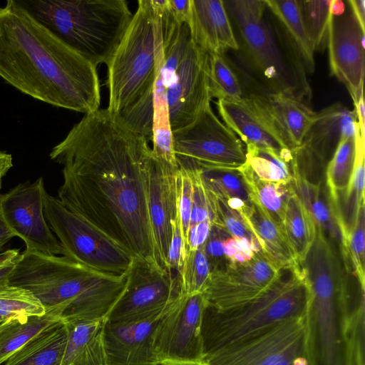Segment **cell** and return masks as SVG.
Here are the masks:
<instances>
[{
    "label": "cell",
    "mask_w": 365,
    "mask_h": 365,
    "mask_svg": "<svg viewBox=\"0 0 365 365\" xmlns=\"http://www.w3.org/2000/svg\"><path fill=\"white\" fill-rule=\"evenodd\" d=\"M148 142L107 108H99L85 114L49 157L63 165L58 199L66 208L98 227L134 259L165 269L149 214L154 158Z\"/></svg>",
    "instance_id": "cell-1"
},
{
    "label": "cell",
    "mask_w": 365,
    "mask_h": 365,
    "mask_svg": "<svg viewBox=\"0 0 365 365\" xmlns=\"http://www.w3.org/2000/svg\"><path fill=\"white\" fill-rule=\"evenodd\" d=\"M0 77L29 96L87 114L99 109L96 67L39 22L19 1L0 10Z\"/></svg>",
    "instance_id": "cell-2"
},
{
    "label": "cell",
    "mask_w": 365,
    "mask_h": 365,
    "mask_svg": "<svg viewBox=\"0 0 365 365\" xmlns=\"http://www.w3.org/2000/svg\"><path fill=\"white\" fill-rule=\"evenodd\" d=\"M299 264L310 291L304 317L309 365H349L351 331L365 308L364 287L321 230Z\"/></svg>",
    "instance_id": "cell-3"
},
{
    "label": "cell",
    "mask_w": 365,
    "mask_h": 365,
    "mask_svg": "<svg viewBox=\"0 0 365 365\" xmlns=\"http://www.w3.org/2000/svg\"><path fill=\"white\" fill-rule=\"evenodd\" d=\"M127 273L94 270L65 256L26 250L8 284L30 291L46 309L66 306L64 322L106 319L123 294Z\"/></svg>",
    "instance_id": "cell-4"
},
{
    "label": "cell",
    "mask_w": 365,
    "mask_h": 365,
    "mask_svg": "<svg viewBox=\"0 0 365 365\" xmlns=\"http://www.w3.org/2000/svg\"><path fill=\"white\" fill-rule=\"evenodd\" d=\"M309 297L299 266L281 269L272 284L249 301L222 309L207 303L201 328L203 356L281 322L304 319Z\"/></svg>",
    "instance_id": "cell-5"
},
{
    "label": "cell",
    "mask_w": 365,
    "mask_h": 365,
    "mask_svg": "<svg viewBox=\"0 0 365 365\" xmlns=\"http://www.w3.org/2000/svg\"><path fill=\"white\" fill-rule=\"evenodd\" d=\"M19 2L44 26L96 68L107 63L133 15L125 0Z\"/></svg>",
    "instance_id": "cell-6"
},
{
    "label": "cell",
    "mask_w": 365,
    "mask_h": 365,
    "mask_svg": "<svg viewBox=\"0 0 365 365\" xmlns=\"http://www.w3.org/2000/svg\"><path fill=\"white\" fill-rule=\"evenodd\" d=\"M157 14L151 0L138 8L108 61V110L118 115L153 95L156 76Z\"/></svg>",
    "instance_id": "cell-7"
},
{
    "label": "cell",
    "mask_w": 365,
    "mask_h": 365,
    "mask_svg": "<svg viewBox=\"0 0 365 365\" xmlns=\"http://www.w3.org/2000/svg\"><path fill=\"white\" fill-rule=\"evenodd\" d=\"M264 17L232 19L240 39V49L268 92L282 93L302 102L310 99L312 90L305 70L274 24Z\"/></svg>",
    "instance_id": "cell-8"
},
{
    "label": "cell",
    "mask_w": 365,
    "mask_h": 365,
    "mask_svg": "<svg viewBox=\"0 0 365 365\" xmlns=\"http://www.w3.org/2000/svg\"><path fill=\"white\" fill-rule=\"evenodd\" d=\"M43 212L63 250V256L94 270L121 275L134 258L98 227L66 208L43 190Z\"/></svg>",
    "instance_id": "cell-9"
},
{
    "label": "cell",
    "mask_w": 365,
    "mask_h": 365,
    "mask_svg": "<svg viewBox=\"0 0 365 365\" xmlns=\"http://www.w3.org/2000/svg\"><path fill=\"white\" fill-rule=\"evenodd\" d=\"M200 365H309L304 318L281 322L205 355Z\"/></svg>",
    "instance_id": "cell-10"
},
{
    "label": "cell",
    "mask_w": 365,
    "mask_h": 365,
    "mask_svg": "<svg viewBox=\"0 0 365 365\" xmlns=\"http://www.w3.org/2000/svg\"><path fill=\"white\" fill-rule=\"evenodd\" d=\"M177 159L207 168L237 170L246 163L245 145L207 106L188 125L173 132Z\"/></svg>",
    "instance_id": "cell-11"
},
{
    "label": "cell",
    "mask_w": 365,
    "mask_h": 365,
    "mask_svg": "<svg viewBox=\"0 0 365 365\" xmlns=\"http://www.w3.org/2000/svg\"><path fill=\"white\" fill-rule=\"evenodd\" d=\"M202 293L182 294L160 317L154 335L158 365H200Z\"/></svg>",
    "instance_id": "cell-12"
},
{
    "label": "cell",
    "mask_w": 365,
    "mask_h": 365,
    "mask_svg": "<svg viewBox=\"0 0 365 365\" xmlns=\"http://www.w3.org/2000/svg\"><path fill=\"white\" fill-rule=\"evenodd\" d=\"M182 294L177 273L134 259L127 273L125 289L107 322H129L154 316L166 311Z\"/></svg>",
    "instance_id": "cell-13"
},
{
    "label": "cell",
    "mask_w": 365,
    "mask_h": 365,
    "mask_svg": "<svg viewBox=\"0 0 365 365\" xmlns=\"http://www.w3.org/2000/svg\"><path fill=\"white\" fill-rule=\"evenodd\" d=\"M44 188L41 177L32 183H21L0 194V220L15 237L24 240L26 250L46 255H63L44 215Z\"/></svg>",
    "instance_id": "cell-14"
},
{
    "label": "cell",
    "mask_w": 365,
    "mask_h": 365,
    "mask_svg": "<svg viewBox=\"0 0 365 365\" xmlns=\"http://www.w3.org/2000/svg\"><path fill=\"white\" fill-rule=\"evenodd\" d=\"M208 62L209 55L190 39L167 91L172 133L190 124L210 105Z\"/></svg>",
    "instance_id": "cell-15"
},
{
    "label": "cell",
    "mask_w": 365,
    "mask_h": 365,
    "mask_svg": "<svg viewBox=\"0 0 365 365\" xmlns=\"http://www.w3.org/2000/svg\"><path fill=\"white\" fill-rule=\"evenodd\" d=\"M279 270L259 251L249 262L228 263L212 269L202 294L207 303L215 307L235 306L264 292Z\"/></svg>",
    "instance_id": "cell-16"
},
{
    "label": "cell",
    "mask_w": 365,
    "mask_h": 365,
    "mask_svg": "<svg viewBox=\"0 0 365 365\" xmlns=\"http://www.w3.org/2000/svg\"><path fill=\"white\" fill-rule=\"evenodd\" d=\"M364 32L351 11L331 16L327 47L330 73L341 82L354 103L364 96Z\"/></svg>",
    "instance_id": "cell-17"
},
{
    "label": "cell",
    "mask_w": 365,
    "mask_h": 365,
    "mask_svg": "<svg viewBox=\"0 0 365 365\" xmlns=\"http://www.w3.org/2000/svg\"><path fill=\"white\" fill-rule=\"evenodd\" d=\"M218 113L224 123L244 143L292 157V150L282 141L254 92L239 100H217Z\"/></svg>",
    "instance_id": "cell-18"
},
{
    "label": "cell",
    "mask_w": 365,
    "mask_h": 365,
    "mask_svg": "<svg viewBox=\"0 0 365 365\" xmlns=\"http://www.w3.org/2000/svg\"><path fill=\"white\" fill-rule=\"evenodd\" d=\"M166 311L139 320L106 322L104 339L108 365H158L154 335Z\"/></svg>",
    "instance_id": "cell-19"
},
{
    "label": "cell",
    "mask_w": 365,
    "mask_h": 365,
    "mask_svg": "<svg viewBox=\"0 0 365 365\" xmlns=\"http://www.w3.org/2000/svg\"><path fill=\"white\" fill-rule=\"evenodd\" d=\"M178 168L170 167L154 158L150 177V219L158 254L166 269L167 254L178 218L176 175Z\"/></svg>",
    "instance_id": "cell-20"
},
{
    "label": "cell",
    "mask_w": 365,
    "mask_h": 365,
    "mask_svg": "<svg viewBox=\"0 0 365 365\" xmlns=\"http://www.w3.org/2000/svg\"><path fill=\"white\" fill-rule=\"evenodd\" d=\"M187 26L191 41L207 54L240 49L223 1L191 0Z\"/></svg>",
    "instance_id": "cell-21"
},
{
    "label": "cell",
    "mask_w": 365,
    "mask_h": 365,
    "mask_svg": "<svg viewBox=\"0 0 365 365\" xmlns=\"http://www.w3.org/2000/svg\"><path fill=\"white\" fill-rule=\"evenodd\" d=\"M253 92L284 144L290 150L300 146L317 112L303 102L282 93Z\"/></svg>",
    "instance_id": "cell-22"
},
{
    "label": "cell",
    "mask_w": 365,
    "mask_h": 365,
    "mask_svg": "<svg viewBox=\"0 0 365 365\" xmlns=\"http://www.w3.org/2000/svg\"><path fill=\"white\" fill-rule=\"evenodd\" d=\"M357 127L354 108L335 103L317 112L302 144L327 166L342 137L355 135Z\"/></svg>",
    "instance_id": "cell-23"
},
{
    "label": "cell",
    "mask_w": 365,
    "mask_h": 365,
    "mask_svg": "<svg viewBox=\"0 0 365 365\" xmlns=\"http://www.w3.org/2000/svg\"><path fill=\"white\" fill-rule=\"evenodd\" d=\"M292 186L312 216L316 225L339 246L341 254L346 235L336 205L332 200L325 182H312L302 175L293 160Z\"/></svg>",
    "instance_id": "cell-24"
},
{
    "label": "cell",
    "mask_w": 365,
    "mask_h": 365,
    "mask_svg": "<svg viewBox=\"0 0 365 365\" xmlns=\"http://www.w3.org/2000/svg\"><path fill=\"white\" fill-rule=\"evenodd\" d=\"M273 24L285 45L307 74L315 70L314 51L307 34L298 1L264 0Z\"/></svg>",
    "instance_id": "cell-25"
},
{
    "label": "cell",
    "mask_w": 365,
    "mask_h": 365,
    "mask_svg": "<svg viewBox=\"0 0 365 365\" xmlns=\"http://www.w3.org/2000/svg\"><path fill=\"white\" fill-rule=\"evenodd\" d=\"M106 319L65 322L68 339L61 365H108L104 330Z\"/></svg>",
    "instance_id": "cell-26"
},
{
    "label": "cell",
    "mask_w": 365,
    "mask_h": 365,
    "mask_svg": "<svg viewBox=\"0 0 365 365\" xmlns=\"http://www.w3.org/2000/svg\"><path fill=\"white\" fill-rule=\"evenodd\" d=\"M242 217L257 239L262 252L274 265L279 269L299 266L283 228L260 207L252 202Z\"/></svg>",
    "instance_id": "cell-27"
},
{
    "label": "cell",
    "mask_w": 365,
    "mask_h": 365,
    "mask_svg": "<svg viewBox=\"0 0 365 365\" xmlns=\"http://www.w3.org/2000/svg\"><path fill=\"white\" fill-rule=\"evenodd\" d=\"M67 339V327L63 320L25 344L4 365H61Z\"/></svg>",
    "instance_id": "cell-28"
},
{
    "label": "cell",
    "mask_w": 365,
    "mask_h": 365,
    "mask_svg": "<svg viewBox=\"0 0 365 365\" xmlns=\"http://www.w3.org/2000/svg\"><path fill=\"white\" fill-rule=\"evenodd\" d=\"M66 306L46 309L42 316L11 318L0 323V365L46 329L63 321Z\"/></svg>",
    "instance_id": "cell-29"
},
{
    "label": "cell",
    "mask_w": 365,
    "mask_h": 365,
    "mask_svg": "<svg viewBox=\"0 0 365 365\" xmlns=\"http://www.w3.org/2000/svg\"><path fill=\"white\" fill-rule=\"evenodd\" d=\"M238 170L251 202L282 227L287 202L293 191L292 182L282 184L263 180L255 174L246 163Z\"/></svg>",
    "instance_id": "cell-30"
},
{
    "label": "cell",
    "mask_w": 365,
    "mask_h": 365,
    "mask_svg": "<svg viewBox=\"0 0 365 365\" xmlns=\"http://www.w3.org/2000/svg\"><path fill=\"white\" fill-rule=\"evenodd\" d=\"M282 227L299 264L313 243L317 225L294 190L287 202Z\"/></svg>",
    "instance_id": "cell-31"
},
{
    "label": "cell",
    "mask_w": 365,
    "mask_h": 365,
    "mask_svg": "<svg viewBox=\"0 0 365 365\" xmlns=\"http://www.w3.org/2000/svg\"><path fill=\"white\" fill-rule=\"evenodd\" d=\"M364 151L365 139L361 137L358 126L356 131V158L352 176L346 190L334 201L346 239L356 220L360 206L364 203Z\"/></svg>",
    "instance_id": "cell-32"
},
{
    "label": "cell",
    "mask_w": 365,
    "mask_h": 365,
    "mask_svg": "<svg viewBox=\"0 0 365 365\" xmlns=\"http://www.w3.org/2000/svg\"><path fill=\"white\" fill-rule=\"evenodd\" d=\"M195 165L206 187L213 194L224 199L230 207L238 209L244 204L252 203L238 169L230 170Z\"/></svg>",
    "instance_id": "cell-33"
},
{
    "label": "cell",
    "mask_w": 365,
    "mask_h": 365,
    "mask_svg": "<svg viewBox=\"0 0 365 365\" xmlns=\"http://www.w3.org/2000/svg\"><path fill=\"white\" fill-rule=\"evenodd\" d=\"M355 158L356 134L342 137L325 168V184L333 201L346 190L352 176Z\"/></svg>",
    "instance_id": "cell-34"
},
{
    "label": "cell",
    "mask_w": 365,
    "mask_h": 365,
    "mask_svg": "<svg viewBox=\"0 0 365 365\" xmlns=\"http://www.w3.org/2000/svg\"><path fill=\"white\" fill-rule=\"evenodd\" d=\"M246 164L260 179L277 183L289 184L293 180V154L282 156L269 150L252 145H245Z\"/></svg>",
    "instance_id": "cell-35"
},
{
    "label": "cell",
    "mask_w": 365,
    "mask_h": 365,
    "mask_svg": "<svg viewBox=\"0 0 365 365\" xmlns=\"http://www.w3.org/2000/svg\"><path fill=\"white\" fill-rule=\"evenodd\" d=\"M46 312L30 291L9 284L0 286V323L11 318L42 316Z\"/></svg>",
    "instance_id": "cell-36"
},
{
    "label": "cell",
    "mask_w": 365,
    "mask_h": 365,
    "mask_svg": "<svg viewBox=\"0 0 365 365\" xmlns=\"http://www.w3.org/2000/svg\"><path fill=\"white\" fill-rule=\"evenodd\" d=\"M209 55V84L211 97L239 100L244 95L240 81L223 55Z\"/></svg>",
    "instance_id": "cell-37"
},
{
    "label": "cell",
    "mask_w": 365,
    "mask_h": 365,
    "mask_svg": "<svg viewBox=\"0 0 365 365\" xmlns=\"http://www.w3.org/2000/svg\"><path fill=\"white\" fill-rule=\"evenodd\" d=\"M302 21L314 51H322L327 45L329 20V0H299Z\"/></svg>",
    "instance_id": "cell-38"
},
{
    "label": "cell",
    "mask_w": 365,
    "mask_h": 365,
    "mask_svg": "<svg viewBox=\"0 0 365 365\" xmlns=\"http://www.w3.org/2000/svg\"><path fill=\"white\" fill-rule=\"evenodd\" d=\"M211 274L205 245L197 250H188L179 276L182 292L190 295L202 293Z\"/></svg>",
    "instance_id": "cell-39"
},
{
    "label": "cell",
    "mask_w": 365,
    "mask_h": 365,
    "mask_svg": "<svg viewBox=\"0 0 365 365\" xmlns=\"http://www.w3.org/2000/svg\"><path fill=\"white\" fill-rule=\"evenodd\" d=\"M365 214L364 203L358 211L356 220L349 232L343 257L351 273L362 287H365L364 250H365Z\"/></svg>",
    "instance_id": "cell-40"
},
{
    "label": "cell",
    "mask_w": 365,
    "mask_h": 365,
    "mask_svg": "<svg viewBox=\"0 0 365 365\" xmlns=\"http://www.w3.org/2000/svg\"><path fill=\"white\" fill-rule=\"evenodd\" d=\"M215 197V215L212 224L222 228L232 237L246 238L260 247L257 239L242 215L231 208L224 199L217 195Z\"/></svg>",
    "instance_id": "cell-41"
},
{
    "label": "cell",
    "mask_w": 365,
    "mask_h": 365,
    "mask_svg": "<svg viewBox=\"0 0 365 365\" xmlns=\"http://www.w3.org/2000/svg\"><path fill=\"white\" fill-rule=\"evenodd\" d=\"M176 175L178 217L184 242L187 238L190 226L192 204V182L189 169L178 165Z\"/></svg>",
    "instance_id": "cell-42"
},
{
    "label": "cell",
    "mask_w": 365,
    "mask_h": 365,
    "mask_svg": "<svg viewBox=\"0 0 365 365\" xmlns=\"http://www.w3.org/2000/svg\"><path fill=\"white\" fill-rule=\"evenodd\" d=\"M230 236L222 228L212 224L208 238L205 243V250L208 258L211 271L225 266L229 262L224 255L223 244Z\"/></svg>",
    "instance_id": "cell-43"
},
{
    "label": "cell",
    "mask_w": 365,
    "mask_h": 365,
    "mask_svg": "<svg viewBox=\"0 0 365 365\" xmlns=\"http://www.w3.org/2000/svg\"><path fill=\"white\" fill-rule=\"evenodd\" d=\"M223 247L225 257L230 264L249 262L261 251L259 246L244 237H230L225 240Z\"/></svg>",
    "instance_id": "cell-44"
},
{
    "label": "cell",
    "mask_w": 365,
    "mask_h": 365,
    "mask_svg": "<svg viewBox=\"0 0 365 365\" xmlns=\"http://www.w3.org/2000/svg\"><path fill=\"white\" fill-rule=\"evenodd\" d=\"M188 249L182 238L178 217L174 224L166 258L168 269L178 274L187 257Z\"/></svg>",
    "instance_id": "cell-45"
},
{
    "label": "cell",
    "mask_w": 365,
    "mask_h": 365,
    "mask_svg": "<svg viewBox=\"0 0 365 365\" xmlns=\"http://www.w3.org/2000/svg\"><path fill=\"white\" fill-rule=\"evenodd\" d=\"M212 226L210 220H205L190 227L187 245L188 250H197L206 242Z\"/></svg>",
    "instance_id": "cell-46"
},
{
    "label": "cell",
    "mask_w": 365,
    "mask_h": 365,
    "mask_svg": "<svg viewBox=\"0 0 365 365\" xmlns=\"http://www.w3.org/2000/svg\"><path fill=\"white\" fill-rule=\"evenodd\" d=\"M21 254L19 250H7L0 252V286L8 284L11 272L17 264Z\"/></svg>",
    "instance_id": "cell-47"
},
{
    "label": "cell",
    "mask_w": 365,
    "mask_h": 365,
    "mask_svg": "<svg viewBox=\"0 0 365 365\" xmlns=\"http://www.w3.org/2000/svg\"><path fill=\"white\" fill-rule=\"evenodd\" d=\"M349 365H365V336L361 332L351 336Z\"/></svg>",
    "instance_id": "cell-48"
},
{
    "label": "cell",
    "mask_w": 365,
    "mask_h": 365,
    "mask_svg": "<svg viewBox=\"0 0 365 365\" xmlns=\"http://www.w3.org/2000/svg\"><path fill=\"white\" fill-rule=\"evenodd\" d=\"M170 14L180 24H187L190 15L191 0H168Z\"/></svg>",
    "instance_id": "cell-49"
},
{
    "label": "cell",
    "mask_w": 365,
    "mask_h": 365,
    "mask_svg": "<svg viewBox=\"0 0 365 365\" xmlns=\"http://www.w3.org/2000/svg\"><path fill=\"white\" fill-rule=\"evenodd\" d=\"M350 11L358 21L361 30L365 32V1L348 0Z\"/></svg>",
    "instance_id": "cell-50"
},
{
    "label": "cell",
    "mask_w": 365,
    "mask_h": 365,
    "mask_svg": "<svg viewBox=\"0 0 365 365\" xmlns=\"http://www.w3.org/2000/svg\"><path fill=\"white\" fill-rule=\"evenodd\" d=\"M354 105L356 113L360 135L362 138L365 139V108L364 96L361 97L358 102L354 103Z\"/></svg>",
    "instance_id": "cell-51"
},
{
    "label": "cell",
    "mask_w": 365,
    "mask_h": 365,
    "mask_svg": "<svg viewBox=\"0 0 365 365\" xmlns=\"http://www.w3.org/2000/svg\"><path fill=\"white\" fill-rule=\"evenodd\" d=\"M13 166L11 154L0 150V180Z\"/></svg>",
    "instance_id": "cell-52"
},
{
    "label": "cell",
    "mask_w": 365,
    "mask_h": 365,
    "mask_svg": "<svg viewBox=\"0 0 365 365\" xmlns=\"http://www.w3.org/2000/svg\"><path fill=\"white\" fill-rule=\"evenodd\" d=\"M14 236L6 225L0 220V251L2 247Z\"/></svg>",
    "instance_id": "cell-53"
},
{
    "label": "cell",
    "mask_w": 365,
    "mask_h": 365,
    "mask_svg": "<svg viewBox=\"0 0 365 365\" xmlns=\"http://www.w3.org/2000/svg\"><path fill=\"white\" fill-rule=\"evenodd\" d=\"M345 4L340 0H331L330 12L333 16H340L345 11Z\"/></svg>",
    "instance_id": "cell-54"
},
{
    "label": "cell",
    "mask_w": 365,
    "mask_h": 365,
    "mask_svg": "<svg viewBox=\"0 0 365 365\" xmlns=\"http://www.w3.org/2000/svg\"><path fill=\"white\" fill-rule=\"evenodd\" d=\"M1 180H0V189H1Z\"/></svg>",
    "instance_id": "cell-55"
},
{
    "label": "cell",
    "mask_w": 365,
    "mask_h": 365,
    "mask_svg": "<svg viewBox=\"0 0 365 365\" xmlns=\"http://www.w3.org/2000/svg\"><path fill=\"white\" fill-rule=\"evenodd\" d=\"M1 7H0V10H1Z\"/></svg>",
    "instance_id": "cell-56"
}]
</instances>
